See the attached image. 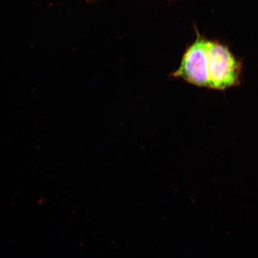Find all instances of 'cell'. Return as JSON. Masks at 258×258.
Listing matches in <instances>:
<instances>
[{"instance_id": "obj_2", "label": "cell", "mask_w": 258, "mask_h": 258, "mask_svg": "<svg viewBox=\"0 0 258 258\" xmlns=\"http://www.w3.org/2000/svg\"><path fill=\"white\" fill-rule=\"evenodd\" d=\"M196 38L187 47L180 66L171 76L201 88H209L208 57L206 46L208 38L200 33L195 27Z\"/></svg>"}, {"instance_id": "obj_1", "label": "cell", "mask_w": 258, "mask_h": 258, "mask_svg": "<svg viewBox=\"0 0 258 258\" xmlns=\"http://www.w3.org/2000/svg\"><path fill=\"white\" fill-rule=\"evenodd\" d=\"M206 51L209 88L224 90L239 86L243 66L230 48L217 40H208Z\"/></svg>"}]
</instances>
